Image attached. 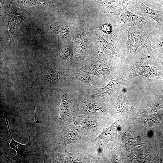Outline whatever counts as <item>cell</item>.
<instances>
[{
	"label": "cell",
	"instance_id": "6da1fadb",
	"mask_svg": "<svg viewBox=\"0 0 163 163\" xmlns=\"http://www.w3.org/2000/svg\"><path fill=\"white\" fill-rule=\"evenodd\" d=\"M138 55V58L127 72V78L141 76L149 80H163V66L159 59L142 52Z\"/></svg>",
	"mask_w": 163,
	"mask_h": 163
},
{
	"label": "cell",
	"instance_id": "7a4b0ae2",
	"mask_svg": "<svg viewBox=\"0 0 163 163\" xmlns=\"http://www.w3.org/2000/svg\"><path fill=\"white\" fill-rule=\"evenodd\" d=\"M122 27L128 33L127 41L123 46L125 57H132L136 55V52L141 46L144 45L149 55L152 56L153 52L152 43L156 30H140L131 27L121 22Z\"/></svg>",
	"mask_w": 163,
	"mask_h": 163
},
{
	"label": "cell",
	"instance_id": "3957f363",
	"mask_svg": "<svg viewBox=\"0 0 163 163\" xmlns=\"http://www.w3.org/2000/svg\"><path fill=\"white\" fill-rule=\"evenodd\" d=\"M2 5L8 27V38L11 41L13 35L21 22L26 17V11L20 8L14 2L2 1Z\"/></svg>",
	"mask_w": 163,
	"mask_h": 163
},
{
	"label": "cell",
	"instance_id": "277c9868",
	"mask_svg": "<svg viewBox=\"0 0 163 163\" xmlns=\"http://www.w3.org/2000/svg\"><path fill=\"white\" fill-rule=\"evenodd\" d=\"M122 22L133 28L140 30H156L158 32V27L156 22L149 20L145 16L136 14L128 9L121 10L120 15Z\"/></svg>",
	"mask_w": 163,
	"mask_h": 163
},
{
	"label": "cell",
	"instance_id": "5b68a950",
	"mask_svg": "<svg viewBox=\"0 0 163 163\" xmlns=\"http://www.w3.org/2000/svg\"><path fill=\"white\" fill-rule=\"evenodd\" d=\"M126 81L120 75L116 79L110 81L105 86L93 89L91 92L92 94L102 97L108 102L115 91L124 86Z\"/></svg>",
	"mask_w": 163,
	"mask_h": 163
},
{
	"label": "cell",
	"instance_id": "8992f818",
	"mask_svg": "<svg viewBox=\"0 0 163 163\" xmlns=\"http://www.w3.org/2000/svg\"><path fill=\"white\" fill-rule=\"evenodd\" d=\"M7 127L11 137V140L10 141L1 138L0 139L3 140L8 142L11 148L14 149L17 152V155L10 159L11 161H23L27 159L30 156V145L33 142L30 137H29L28 141L26 144L23 145L15 141L13 139L11 136L9 126L8 122L6 118H5Z\"/></svg>",
	"mask_w": 163,
	"mask_h": 163
},
{
	"label": "cell",
	"instance_id": "52a82bcc",
	"mask_svg": "<svg viewBox=\"0 0 163 163\" xmlns=\"http://www.w3.org/2000/svg\"><path fill=\"white\" fill-rule=\"evenodd\" d=\"M65 153L56 152V158L65 163H95L100 158L94 157L86 153H70L66 149Z\"/></svg>",
	"mask_w": 163,
	"mask_h": 163
},
{
	"label": "cell",
	"instance_id": "ba28073f",
	"mask_svg": "<svg viewBox=\"0 0 163 163\" xmlns=\"http://www.w3.org/2000/svg\"><path fill=\"white\" fill-rule=\"evenodd\" d=\"M136 6L139 8L145 16L152 18L156 22L158 27V32L157 33L163 34V11L146 6L143 0H137Z\"/></svg>",
	"mask_w": 163,
	"mask_h": 163
},
{
	"label": "cell",
	"instance_id": "9c48e42d",
	"mask_svg": "<svg viewBox=\"0 0 163 163\" xmlns=\"http://www.w3.org/2000/svg\"><path fill=\"white\" fill-rule=\"evenodd\" d=\"M140 110L133 107L123 92L119 95L115 104L111 108L110 113L113 115L118 113H126L133 115L138 114Z\"/></svg>",
	"mask_w": 163,
	"mask_h": 163
},
{
	"label": "cell",
	"instance_id": "30bf717a",
	"mask_svg": "<svg viewBox=\"0 0 163 163\" xmlns=\"http://www.w3.org/2000/svg\"><path fill=\"white\" fill-rule=\"evenodd\" d=\"M85 69L89 73L99 76L105 80L110 77L112 72L111 66L110 64L104 63L91 64L88 66H85Z\"/></svg>",
	"mask_w": 163,
	"mask_h": 163
},
{
	"label": "cell",
	"instance_id": "8fae6325",
	"mask_svg": "<svg viewBox=\"0 0 163 163\" xmlns=\"http://www.w3.org/2000/svg\"><path fill=\"white\" fill-rule=\"evenodd\" d=\"M78 134L74 128L66 127L59 134L58 142L59 146H62L73 143L78 139Z\"/></svg>",
	"mask_w": 163,
	"mask_h": 163
},
{
	"label": "cell",
	"instance_id": "7c38bea8",
	"mask_svg": "<svg viewBox=\"0 0 163 163\" xmlns=\"http://www.w3.org/2000/svg\"><path fill=\"white\" fill-rule=\"evenodd\" d=\"M105 13L109 15L120 16L121 9L118 0H95Z\"/></svg>",
	"mask_w": 163,
	"mask_h": 163
},
{
	"label": "cell",
	"instance_id": "4fadbf2b",
	"mask_svg": "<svg viewBox=\"0 0 163 163\" xmlns=\"http://www.w3.org/2000/svg\"><path fill=\"white\" fill-rule=\"evenodd\" d=\"M120 122L117 120L108 127L104 128L102 132L96 139L105 142L115 140L117 138V128Z\"/></svg>",
	"mask_w": 163,
	"mask_h": 163
},
{
	"label": "cell",
	"instance_id": "5bb4252c",
	"mask_svg": "<svg viewBox=\"0 0 163 163\" xmlns=\"http://www.w3.org/2000/svg\"><path fill=\"white\" fill-rule=\"evenodd\" d=\"M101 47L104 56L110 59L120 57V53L114 44L106 41L103 38L100 41Z\"/></svg>",
	"mask_w": 163,
	"mask_h": 163
},
{
	"label": "cell",
	"instance_id": "9a60e30c",
	"mask_svg": "<svg viewBox=\"0 0 163 163\" xmlns=\"http://www.w3.org/2000/svg\"><path fill=\"white\" fill-rule=\"evenodd\" d=\"M13 2L18 7L22 8L40 5L56 8V6L49 0H14Z\"/></svg>",
	"mask_w": 163,
	"mask_h": 163
},
{
	"label": "cell",
	"instance_id": "2e32d148",
	"mask_svg": "<svg viewBox=\"0 0 163 163\" xmlns=\"http://www.w3.org/2000/svg\"><path fill=\"white\" fill-rule=\"evenodd\" d=\"M71 106L67 95L64 94L62 96L61 103L58 110L60 119L64 120L69 116L71 109Z\"/></svg>",
	"mask_w": 163,
	"mask_h": 163
},
{
	"label": "cell",
	"instance_id": "e0dca14e",
	"mask_svg": "<svg viewBox=\"0 0 163 163\" xmlns=\"http://www.w3.org/2000/svg\"><path fill=\"white\" fill-rule=\"evenodd\" d=\"M53 31L57 36L61 38H66L69 35V28L63 24H59L55 25Z\"/></svg>",
	"mask_w": 163,
	"mask_h": 163
},
{
	"label": "cell",
	"instance_id": "ac0fdd59",
	"mask_svg": "<svg viewBox=\"0 0 163 163\" xmlns=\"http://www.w3.org/2000/svg\"><path fill=\"white\" fill-rule=\"evenodd\" d=\"M82 110L88 113H94L98 112L102 109V108L94 103H85L82 106Z\"/></svg>",
	"mask_w": 163,
	"mask_h": 163
},
{
	"label": "cell",
	"instance_id": "d6986e66",
	"mask_svg": "<svg viewBox=\"0 0 163 163\" xmlns=\"http://www.w3.org/2000/svg\"><path fill=\"white\" fill-rule=\"evenodd\" d=\"M74 78L87 85L90 86L94 85L93 80L88 75L83 74H76L74 75Z\"/></svg>",
	"mask_w": 163,
	"mask_h": 163
},
{
	"label": "cell",
	"instance_id": "ffe728a7",
	"mask_svg": "<svg viewBox=\"0 0 163 163\" xmlns=\"http://www.w3.org/2000/svg\"><path fill=\"white\" fill-rule=\"evenodd\" d=\"M148 108L150 110L158 112H163V99L158 98L152 102Z\"/></svg>",
	"mask_w": 163,
	"mask_h": 163
},
{
	"label": "cell",
	"instance_id": "44dd1931",
	"mask_svg": "<svg viewBox=\"0 0 163 163\" xmlns=\"http://www.w3.org/2000/svg\"><path fill=\"white\" fill-rule=\"evenodd\" d=\"M152 43L155 47L163 49V34L156 32L154 35Z\"/></svg>",
	"mask_w": 163,
	"mask_h": 163
},
{
	"label": "cell",
	"instance_id": "7402d4cb",
	"mask_svg": "<svg viewBox=\"0 0 163 163\" xmlns=\"http://www.w3.org/2000/svg\"><path fill=\"white\" fill-rule=\"evenodd\" d=\"M60 56L64 59H71L72 56V53L71 49L68 47H64L60 53Z\"/></svg>",
	"mask_w": 163,
	"mask_h": 163
},
{
	"label": "cell",
	"instance_id": "603a6c76",
	"mask_svg": "<svg viewBox=\"0 0 163 163\" xmlns=\"http://www.w3.org/2000/svg\"><path fill=\"white\" fill-rule=\"evenodd\" d=\"M137 0H118L121 10L128 9V6L132 4L136 6Z\"/></svg>",
	"mask_w": 163,
	"mask_h": 163
},
{
	"label": "cell",
	"instance_id": "cb8c5ba5",
	"mask_svg": "<svg viewBox=\"0 0 163 163\" xmlns=\"http://www.w3.org/2000/svg\"><path fill=\"white\" fill-rule=\"evenodd\" d=\"M48 72V78L50 80L55 81L60 78V75L58 72L52 69L49 70Z\"/></svg>",
	"mask_w": 163,
	"mask_h": 163
},
{
	"label": "cell",
	"instance_id": "d4e9b609",
	"mask_svg": "<svg viewBox=\"0 0 163 163\" xmlns=\"http://www.w3.org/2000/svg\"><path fill=\"white\" fill-rule=\"evenodd\" d=\"M101 29L103 32L106 34L109 35L113 34L112 27L109 23L103 24L101 27Z\"/></svg>",
	"mask_w": 163,
	"mask_h": 163
},
{
	"label": "cell",
	"instance_id": "484cf974",
	"mask_svg": "<svg viewBox=\"0 0 163 163\" xmlns=\"http://www.w3.org/2000/svg\"><path fill=\"white\" fill-rule=\"evenodd\" d=\"M162 5L163 7V0H158Z\"/></svg>",
	"mask_w": 163,
	"mask_h": 163
},
{
	"label": "cell",
	"instance_id": "4316f807",
	"mask_svg": "<svg viewBox=\"0 0 163 163\" xmlns=\"http://www.w3.org/2000/svg\"><path fill=\"white\" fill-rule=\"evenodd\" d=\"M159 61L160 63L163 66V60L159 59Z\"/></svg>",
	"mask_w": 163,
	"mask_h": 163
},
{
	"label": "cell",
	"instance_id": "83f0119b",
	"mask_svg": "<svg viewBox=\"0 0 163 163\" xmlns=\"http://www.w3.org/2000/svg\"><path fill=\"white\" fill-rule=\"evenodd\" d=\"M14 0H2V1H5L8 2H12V1H13Z\"/></svg>",
	"mask_w": 163,
	"mask_h": 163
}]
</instances>
